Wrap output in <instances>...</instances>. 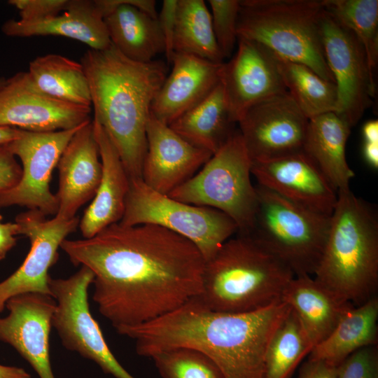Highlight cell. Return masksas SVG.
Segmentation results:
<instances>
[{
    "mask_svg": "<svg viewBox=\"0 0 378 378\" xmlns=\"http://www.w3.org/2000/svg\"><path fill=\"white\" fill-rule=\"evenodd\" d=\"M336 366L308 358L300 367L298 378H336Z\"/></svg>",
    "mask_w": 378,
    "mask_h": 378,
    "instance_id": "40",
    "label": "cell"
},
{
    "mask_svg": "<svg viewBox=\"0 0 378 378\" xmlns=\"http://www.w3.org/2000/svg\"><path fill=\"white\" fill-rule=\"evenodd\" d=\"M124 225H155L192 242L205 261L237 232L235 223L217 209L184 203L148 186L141 178H130Z\"/></svg>",
    "mask_w": 378,
    "mask_h": 378,
    "instance_id": "9",
    "label": "cell"
},
{
    "mask_svg": "<svg viewBox=\"0 0 378 378\" xmlns=\"http://www.w3.org/2000/svg\"><path fill=\"white\" fill-rule=\"evenodd\" d=\"M20 129L0 127V145L7 144L19 136L21 132Z\"/></svg>",
    "mask_w": 378,
    "mask_h": 378,
    "instance_id": "45",
    "label": "cell"
},
{
    "mask_svg": "<svg viewBox=\"0 0 378 378\" xmlns=\"http://www.w3.org/2000/svg\"><path fill=\"white\" fill-rule=\"evenodd\" d=\"M178 0H164L158 15L159 27L163 37L164 54L168 63L171 62L174 51V39L176 29Z\"/></svg>",
    "mask_w": 378,
    "mask_h": 378,
    "instance_id": "38",
    "label": "cell"
},
{
    "mask_svg": "<svg viewBox=\"0 0 378 378\" xmlns=\"http://www.w3.org/2000/svg\"><path fill=\"white\" fill-rule=\"evenodd\" d=\"M102 162V178L92 202L79 220L83 238H90L122 219L130 176L104 127L92 120Z\"/></svg>",
    "mask_w": 378,
    "mask_h": 378,
    "instance_id": "23",
    "label": "cell"
},
{
    "mask_svg": "<svg viewBox=\"0 0 378 378\" xmlns=\"http://www.w3.org/2000/svg\"><path fill=\"white\" fill-rule=\"evenodd\" d=\"M295 277L250 234L230 237L205 261L198 300L223 313L257 311L282 300Z\"/></svg>",
    "mask_w": 378,
    "mask_h": 378,
    "instance_id": "5",
    "label": "cell"
},
{
    "mask_svg": "<svg viewBox=\"0 0 378 378\" xmlns=\"http://www.w3.org/2000/svg\"><path fill=\"white\" fill-rule=\"evenodd\" d=\"M213 30L224 58L231 57L237 42L240 0H209Z\"/></svg>",
    "mask_w": 378,
    "mask_h": 378,
    "instance_id": "35",
    "label": "cell"
},
{
    "mask_svg": "<svg viewBox=\"0 0 378 378\" xmlns=\"http://www.w3.org/2000/svg\"><path fill=\"white\" fill-rule=\"evenodd\" d=\"M2 218H3V217H2V216L0 214V222L2 220Z\"/></svg>",
    "mask_w": 378,
    "mask_h": 378,
    "instance_id": "47",
    "label": "cell"
},
{
    "mask_svg": "<svg viewBox=\"0 0 378 378\" xmlns=\"http://www.w3.org/2000/svg\"><path fill=\"white\" fill-rule=\"evenodd\" d=\"M312 348L298 317L290 309L267 347L263 378H290Z\"/></svg>",
    "mask_w": 378,
    "mask_h": 378,
    "instance_id": "32",
    "label": "cell"
},
{
    "mask_svg": "<svg viewBox=\"0 0 378 378\" xmlns=\"http://www.w3.org/2000/svg\"><path fill=\"white\" fill-rule=\"evenodd\" d=\"M362 136L365 142L378 143V121L370 120L362 127Z\"/></svg>",
    "mask_w": 378,
    "mask_h": 378,
    "instance_id": "43",
    "label": "cell"
},
{
    "mask_svg": "<svg viewBox=\"0 0 378 378\" xmlns=\"http://www.w3.org/2000/svg\"><path fill=\"white\" fill-rule=\"evenodd\" d=\"M232 119L236 123L256 104L287 93L276 55L262 45L242 37L237 50L220 71Z\"/></svg>",
    "mask_w": 378,
    "mask_h": 378,
    "instance_id": "15",
    "label": "cell"
},
{
    "mask_svg": "<svg viewBox=\"0 0 378 378\" xmlns=\"http://www.w3.org/2000/svg\"><path fill=\"white\" fill-rule=\"evenodd\" d=\"M57 168L58 209L55 216L71 219L83 205L93 199L102 178V162L92 120L85 122L73 135Z\"/></svg>",
    "mask_w": 378,
    "mask_h": 378,
    "instance_id": "20",
    "label": "cell"
},
{
    "mask_svg": "<svg viewBox=\"0 0 378 378\" xmlns=\"http://www.w3.org/2000/svg\"><path fill=\"white\" fill-rule=\"evenodd\" d=\"M83 66L93 108V120L105 130L130 178H141L147 151L146 127L152 103L167 76L162 60H132L112 44L88 49Z\"/></svg>",
    "mask_w": 378,
    "mask_h": 378,
    "instance_id": "3",
    "label": "cell"
},
{
    "mask_svg": "<svg viewBox=\"0 0 378 378\" xmlns=\"http://www.w3.org/2000/svg\"><path fill=\"white\" fill-rule=\"evenodd\" d=\"M83 125L52 132L22 130L18 138L6 144L21 161L22 176L13 188L0 193V208L20 206L46 216L56 215L57 200L50 188L52 174L69 141Z\"/></svg>",
    "mask_w": 378,
    "mask_h": 378,
    "instance_id": "11",
    "label": "cell"
},
{
    "mask_svg": "<svg viewBox=\"0 0 378 378\" xmlns=\"http://www.w3.org/2000/svg\"><path fill=\"white\" fill-rule=\"evenodd\" d=\"M282 300L298 317L313 347L330 335L343 313L353 305L340 300L312 276H295Z\"/></svg>",
    "mask_w": 378,
    "mask_h": 378,
    "instance_id": "26",
    "label": "cell"
},
{
    "mask_svg": "<svg viewBox=\"0 0 378 378\" xmlns=\"http://www.w3.org/2000/svg\"><path fill=\"white\" fill-rule=\"evenodd\" d=\"M1 31L10 37H66L95 50L106 49L111 45L98 0H69L66 10L43 21L8 20L2 24Z\"/></svg>",
    "mask_w": 378,
    "mask_h": 378,
    "instance_id": "24",
    "label": "cell"
},
{
    "mask_svg": "<svg viewBox=\"0 0 378 378\" xmlns=\"http://www.w3.org/2000/svg\"><path fill=\"white\" fill-rule=\"evenodd\" d=\"M92 107L52 98L37 89L27 71L7 78L0 88V127L31 132L70 130L90 120Z\"/></svg>",
    "mask_w": 378,
    "mask_h": 378,
    "instance_id": "16",
    "label": "cell"
},
{
    "mask_svg": "<svg viewBox=\"0 0 378 378\" xmlns=\"http://www.w3.org/2000/svg\"><path fill=\"white\" fill-rule=\"evenodd\" d=\"M94 278L84 266L68 278H50L51 296L56 302L52 327L66 349L94 361L105 373L115 378H135L113 356L90 313L88 288Z\"/></svg>",
    "mask_w": 378,
    "mask_h": 378,
    "instance_id": "10",
    "label": "cell"
},
{
    "mask_svg": "<svg viewBox=\"0 0 378 378\" xmlns=\"http://www.w3.org/2000/svg\"><path fill=\"white\" fill-rule=\"evenodd\" d=\"M362 154L365 162L373 169L378 168V143L363 142Z\"/></svg>",
    "mask_w": 378,
    "mask_h": 378,
    "instance_id": "42",
    "label": "cell"
},
{
    "mask_svg": "<svg viewBox=\"0 0 378 378\" xmlns=\"http://www.w3.org/2000/svg\"><path fill=\"white\" fill-rule=\"evenodd\" d=\"M79 218L63 219L57 216L48 219L37 210L18 214L15 223L19 234L30 241L29 251L18 269L0 282V313L6 301L24 293L51 295L49 269L58 259V249L66 237L78 227Z\"/></svg>",
    "mask_w": 378,
    "mask_h": 378,
    "instance_id": "13",
    "label": "cell"
},
{
    "mask_svg": "<svg viewBox=\"0 0 378 378\" xmlns=\"http://www.w3.org/2000/svg\"><path fill=\"white\" fill-rule=\"evenodd\" d=\"M258 185L304 207L331 216L337 192L304 152L253 162Z\"/></svg>",
    "mask_w": 378,
    "mask_h": 378,
    "instance_id": "18",
    "label": "cell"
},
{
    "mask_svg": "<svg viewBox=\"0 0 378 378\" xmlns=\"http://www.w3.org/2000/svg\"><path fill=\"white\" fill-rule=\"evenodd\" d=\"M236 124L219 83L205 98L169 126L192 146L214 155L234 134Z\"/></svg>",
    "mask_w": 378,
    "mask_h": 378,
    "instance_id": "28",
    "label": "cell"
},
{
    "mask_svg": "<svg viewBox=\"0 0 378 378\" xmlns=\"http://www.w3.org/2000/svg\"><path fill=\"white\" fill-rule=\"evenodd\" d=\"M250 234L295 276H312L327 239L330 216L295 203L259 185Z\"/></svg>",
    "mask_w": 378,
    "mask_h": 378,
    "instance_id": "7",
    "label": "cell"
},
{
    "mask_svg": "<svg viewBox=\"0 0 378 378\" xmlns=\"http://www.w3.org/2000/svg\"><path fill=\"white\" fill-rule=\"evenodd\" d=\"M314 278L340 300L354 306L377 296V214L350 188L337 192Z\"/></svg>",
    "mask_w": 378,
    "mask_h": 378,
    "instance_id": "4",
    "label": "cell"
},
{
    "mask_svg": "<svg viewBox=\"0 0 378 378\" xmlns=\"http://www.w3.org/2000/svg\"><path fill=\"white\" fill-rule=\"evenodd\" d=\"M7 78L4 77H0V88H2L6 83Z\"/></svg>",
    "mask_w": 378,
    "mask_h": 378,
    "instance_id": "46",
    "label": "cell"
},
{
    "mask_svg": "<svg viewBox=\"0 0 378 378\" xmlns=\"http://www.w3.org/2000/svg\"><path fill=\"white\" fill-rule=\"evenodd\" d=\"M162 378H224L215 363L190 348H174L150 357Z\"/></svg>",
    "mask_w": 378,
    "mask_h": 378,
    "instance_id": "34",
    "label": "cell"
},
{
    "mask_svg": "<svg viewBox=\"0 0 378 378\" xmlns=\"http://www.w3.org/2000/svg\"><path fill=\"white\" fill-rule=\"evenodd\" d=\"M252 161L239 129L189 180L168 195L180 202L211 207L228 216L239 234L253 225L258 196L251 180Z\"/></svg>",
    "mask_w": 378,
    "mask_h": 378,
    "instance_id": "8",
    "label": "cell"
},
{
    "mask_svg": "<svg viewBox=\"0 0 378 378\" xmlns=\"http://www.w3.org/2000/svg\"><path fill=\"white\" fill-rule=\"evenodd\" d=\"M321 3L325 11L361 43L374 76L378 60V1L322 0Z\"/></svg>",
    "mask_w": 378,
    "mask_h": 378,
    "instance_id": "33",
    "label": "cell"
},
{
    "mask_svg": "<svg viewBox=\"0 0 378 378\" xmlns=\"http://www.w3.org/2000/svg\"><path fill=\"white\" fill-rule=\"evenodd\" d=\"M17 234H19V228L15 222H0V260L4 259L8 252L16 244Z\"/></svg>",
    "mask_w": 378,
    "mask_h": 378,
    "instance_id": "41",
    "label": "cell"
},
{
    "mask_svg": "<svg viewBox=\"0 0 378 378\" xmlns=\"http://www.w3.org/2000/svg\"><path fill=\"white\" fill-rule=\"evenodd\" d=\"M111 44L127 58L139 62L164 52L158 18L142 11L147 0H98Z\"/></svg>",
    "mask_w": 378,
    "mask_h": 378,
    "instance_id": "22",
    "label": "cell"
},
{
    "mask_svg": "<svg viewBox=\"0 0 378 378\" xmlns=\"http://www.w3.org/2000/svg\"><path fill=\"white\" fill-rule=\"evenodd\" d=\"M170 63L172 71L150 108L151 115L167 125L197 105L218 85L223 62L174 52Z\"/></svg>",
    "mask_w": 378,
    "mask_h": 378,
    "instance_id": "21",
    "label": "cell"
},
{
    "mask_svg": "<svg viewBox=\"0 0 378 378\" xmlns=\"http://www.w3.org/2000/svg\"><path fill=\"white\" fill-rule=\"evenodd\" d=\"M27 73L43 93L64 102L91 107L89 85L80 62L62 55L47 54L31 60Z\"/></svg>",
    "mask_w": 378,
    "mask_h": 378,
    "instance_id": "29",
    "label": "cell"
},
{
    "mask_svg": "<svg viewBox=\"0 0 378 378\" xmlns=\"http://www.w3.org/2000/svg\"><path fill=\"white\" fill-rule=\"evenodd\" d=\"M56 302L49 295L24 293L8 299L9 313L0 317V341L13 346L40 378H55L49 337Z\"/></svg>",
    "mask_w": 378,
    "mask_h": 378,
    "instance_id": "17",
    "label": "cell"
},
{
    "mask_svg": "<svg viewBox=\"0 0 378 378\" xmlns=\"http://www.w3.org/2000/svg\"><path fill=\"white\" fill-rule=\"evenodd\" d=\"M61 249L93 273V300L116 329L145 323L197 296L205 260L190 240L162 227L116 223Z\"/></svg>",
    "mask_w": 378,
    "mask_h": 378,
    "instance_id": "1",
    "label": "cell"
},
{
    "mask_svg": "<svg viewBox=\"0 0 378 378\" xmlns=\"http://www.w3.org/2000/svg\"><path fill=\"white\" fill-rule=\"evenodd\" d=\"M174 51L223 62L225 58L217 44L211 13L204 1L178 0Z\"/></svg>",
    "mask_w": 378,
    "mask_h": 378,
    "instance_id": "30",
    "label": "cell"
},
{
    "mask_svg": "<svg viewBox=\"0 0 378 378\" xmlns=\"http://www.w3.org/2000/svg\"><path fill=\"white\" fill-rule=\"evenodd\" d=\"M321 31L325 58L337 88L335 112L352 127L372 103L375 94L374 78L361 43L324 9Z\"/></svg>",
    "mask_w": 378,
    "mask_h": 378,
    "instance_id": "12",
    "label": "cell"
},
{
    "mask_svg": "<svg viewBox=\"0 0 378 378\" xmlns=\"http://www.w3.org/2000/svg\"><path fill=\"white\" fill-rule=\"evenodd\" d=\"M237 124L253 163L303 151L309 118L287 92L253 106Z\"/></svg>",
    "mask_w": 378,
    "mask_h": 378,
    "instance_id": "14",
    "label": "cell"
},
{
    "mask_svg": "<svg viewBox=\"0 0 378 378\" xmlns=\"http://www.w3.org/2000/svg\"><path fill=\"white\" fill-rule=\"evenodd\" d=\"M336 378H378L377 345L363 347L337 367Z\"/></svg>",
    "mask_w": 378,
    "mask_h": 378,
    "instance_id": "36",
    "label": "cell"
},
{
    "mask_svg": "<svg viewBox=\"0 0 378 378\" xmlns=\"http://www.w3.org/2000/svg\"><path fill=\"white\" fill-rule=\"evenodd\" d=\"M378 342V297L349 307L330 335L313 347L309 359L337 367L347 357Z\"/></svg>",
    "mask_w": 378,
    "mask_h": 378,
    "instance_id": "27",
    "label": "cell"
},
{
    "mask_svg": "<svg viewBox=\"0 0 378 378\" xmlns=\"http://www.w3.org/2000/svg\"><path fill=\"white\" fill-rule=\"evenodd\" d=\"M321 0H241L238 37L255 41L275 55L311 68L335 83L325 58Z\"/></svg>",
    "mask_w": 378,
    "mask_h": 378,
    "instance_id": "6",
    "label": "cell"
},
{
    "mask_svg": "<svg viewBox=\"0 0 378 378\" xmlns=\"http://www.w3.org/2000/svg\"><path fill=\"white\" fill-rule=\"evenodd\" d=\"M146 139L141 179L164 195H168L192 178L212 156L210 152L186 141L153 115L147 124Z\"/></svg>",
    "mask_w": 378,
    "mask_h": 378,
    "instance_id": "19",
    "label": "cell"
},
{
    "mask_svg": "<svg viewBox=\"0 0 378 378\" xmlns=\"http://www.w3.org/2000/svg\"><path fill=\"white\" fill-rule=\"evenodd\" d=\"M0 378H31V376L22 368L0 364Z\"/></svg>",
    "mask_w": 378,
    "mask_h": 378,
    "instance_id": "44",
    "label": "cell"
},
{
    "mask_svg": "<svg viewBox=\"0 0 378 378\" xmlns=\"http://www.w3.org/2000/svg\"><path fill=\"white\" fill-rule=\"evenodd\" d=\"M289 310L281 300L247 313L218 312L195 296L155 320L115 330L134 340L140 356L190 348L211 358L224 378H263L267 347Z\"/></svg>",
    "mask_w": 378,
    "mask_h": 378,
    "instance_id": "2",
    "label": "cell"
},
{
    "mask_svg": "<svg viewBox=\"0 0 378 378\" xmlns=\"http://www.w3.org/2000/svg\"><path fill=\"white\" fill-rule=\"evenodd\" d=\"M277 65L288 94L309 118L335 111L337 88L305 64L276 56Z\"/></svg>",
    "mask_w": 378,
    "mask_h": 378,
    "instance_id": "31",
    "label": "cell"
},
{
    "mask_svg": "<svg viewBox=\"0 0 378 378\" xmlns=\"http://www.w3.org/2000/svg\"><path fill=\"white\" fill-rule=\"evenodd\" d=\"M22 176L21 165L6 144L0 145V193L13 188Z\"/></svg>",
    "mask_w": 378,
    "mask_h": 378,
    "instance_id": "39",
    "label": "cell"
},
{
    "mask_svg": "<svg viewBox=\"0 0 378 378\" xmlns=\"http://www.w3.org/2000/svg\"><path fill=\"white\" fill-rule=\"evenodd\" d=\"M69 0H9L19 11L20 21L34 22L57 15L66 10Z\"/></svg>",
    "mask_w": 378,
    "mask_h": 378,
    "instance_id": "37",
    "label": "cell"
},
{
    "mask_svg": "<svg viewBox=\"0 0 378 378\" xmlns=\"http://www.w3.org/2000/svg\"><path fill=\"white\" fill-rule=\"evenodd\" d=\"M351 128L334 111L309 119L303 151L337 192L349 189L350 181L355 176L346 158V145Z\"/></svg>",
    "mask_w": 378,
    "mask_h": 378,
    "instance_id": "25",
    "label": "cell"
}]
</instances>
